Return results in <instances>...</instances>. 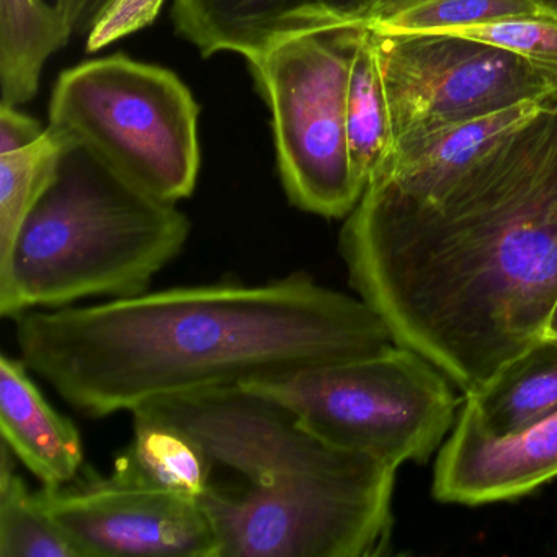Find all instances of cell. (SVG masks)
Masks as SVG:
<instances>
[{
	"instance_id": "1",
	"label": "cell",
	"mask_w": 557,
	"mask_h": 557,
	"mask_svg": "<svg viewBox=\"0 0 557 557\" xmlns=\"http://www.w3.org/2000/svg\"><path fill=\"white\" fill-rule=\"evenodd\" d=\"M341 253L394 344L462 393L546 335L557 302V97L440 197L364 188Z\"/></svg>"
},
{
	"instance_id": "2",
	"label": "cell",
	"mask_w": 557,
	"mask_h": 557,
	"mask_svg": "<svg viewBox=\"0 0 557 557\" xmlns=\"http://www.w3.org/2000/svg\"><path fill=\"white\" fill-rule=\"evenodd\" d=\"M14 322L28 370L94 419L394 345L367 302L305 272L35 309Z\"/></svg>"
},
{
	"instance_id": "3",
	"label": "cell",
	"mask_w": 557,
	"mask_h": 557,
	"mask_svg": "<svg viewBox=\"0 0 557 557\" xmlns=\"http://www.w3.org/2000/svg\"><path fill=\"white\" fill-rule=\"evenodd\" d=\"M136 410L187 432L213 471L227 472L198 500L220 557H374L389 547L397 468L324 442L278 400L233 386Z\"/></svg>"
},
{
	"instance_id": "4",
	"label": "cell",
	"mask_w": 557,
	"mask_h": 557,
	"mask_svg": "<svg viewBox=\"0 0 557 557\" xmlns=\"http://www.w3.org/2000/svg\"><path fill=\"white\" fill-rule=\"evenodd\" d=\"M190 227L177 205L70 146L0 259V314L17 319L79 299L141 295L184 250Z\"/></svg>"
},
{
	"instance_id": "5",
	"label": "cell",
	"mask_w": 557,
	"mask_h": 557,
	"mask_svg": "<svg viewBox=\"0 0 557 557\" xmlns=\"http://www.w3.org/2000/svg\"><path fill=\"white\" fill-rule=\"evenodd\" d=\"M198 116L177 74L113 54L60 74L48 128L139 190L177 203L191 197L200 175Z\"/></svg>"
},
{
	"instance_id": "6",
	"label": "cell",
	"mask_w": 557,
	"mask_h": 557,
	"mask_svg": "<svg viewBox=\"0 0 557 557\" xmlns=\"http://www.w3.org/2000/svg\"><path fill=\"white\" fill-rule=\"evenodd\" d=\"M244 387L288 407L324 442L394 468L426 461L458 417L451 381L396 344Z\"/></svg>"
},
{
	"instance_id": "7",
	"label": "cell",
	"mask_w": 557,
	"mask_h": 557,
	"mask_svg": "<svg viewBox=\"0 0 557 557\" xmlns=\"http://www.w3.org/2000/svg\"><path fill=\"white\" fill-rule=\"evenodd\" d=\"M351 34L288 38L247 60L272 113L283 188L296 208L324 218H347L364 191L348 145Z\"/></svg>"
},
{
	"instance_id": "8",
	"label": "cell",
	"mask_w": 557,
	"mask_h": 557,
	"mask_svg": "<svg viewBox=\"0 0 557 557\" xmlns=\"http://www.w3.org/2000/svg\"><path fill=\"white\" fill-rule=\"evenodd\" d=\"M397 143L557 96V74L455 34L370 28Z\"/></svg>"
},
{
	"instance_id": "9",
	"label": "cell",
	"mask_w": 557,
	"mask_h": 557,
	"mask_svg": "<svg viewBox=\"0 0 557 557\" xmlns=\"http://www.w3.org/2000/svg\"><path fill=\"white\" fill-rule=\"evenodd\" d=\"M84 557H220L216 533L200 502L149 484L115 466L35 492Z\"/></svg>"
},
{
	"instance_id": "10",
	"label": "cell",
	"mask_w": 557,
	"mask_h": 557,
	"mask_svg": "<svg viewBox=\"0 0 557 557\" xmlns=\"http://www.w3.org/2000/svg\"><path fill=\"white\" fill-rule=\"evenodd\" d=\"M557 478V412L520 432H488L462 404L451 435L440 449L433 497L482 505L530 494Z\"/></svg>"
},
{
	"instance_id": "11",
	"label": "cell",
	"mask_w": 557,
	"mask_h": 557,
	"mask_svg": "<svg viewBox=\"0 0 557 557\" xmlns=\"http://www.w3.org/2000/svg\"><path fill=\"white\" fill-rule=\"evenodd\" d=\"M377 0H174L182 38L205 58L257 54L302 35L370 27Z\"/></svg>"
},
{
	"instance_id": "12",
	"label": "cell",
	"mask_w": 557,
	"mask_h": 557,
	"mask_svg": "<svg viewBox=\"0 0 557 557\" xmlns=\"http://www.w3.org/2000/svg\"><path fill=\"white\" fill-rule=\"evenodd\" d=\"M550 99L523 103L487 119L448 126L397 143L393 154L367 188L403 200H433L472 162L478 161L479 156L511 129L536 115Z\"/></svg>"
},
{
	"instance_id": "13",
	"label": "cell",
	"mask_w": 557,
	"mask_h": 557,
	"mask_svg": "<svg viewBox=\"0 0 557 557\" xmlns=\"http://www.w3.org/2000/svg\"><path fill=\"white\" fill-rule=\"evenodd\" d=\"M30 373L24 361L0 357L2 442L44 487H60L79 475L83 438L73 420L48 403Z\"/></svg>"
},
{
	"instance_id": "14",
	"label": "cell",
	"mask_w": 557,
	"mask_h": 557,
	"mask_svg": "<svg viewBox=\"0 0 557 557\" xmlns=\"http://www.w3.org/2000/svg\"><path fill=\"white\" fill-rule=\"evenodd\" d=\"M465 403L482 425L504 436L557 412V337L544 335L498 368Z\"/></svg>"
},
{
	"instance_id": "15",
	"label": "cell",
	"mask_w": 557,
	"mask_h": 557,
	"mask_svg": "<svg viewBox=\"0 0 557 557\" xmlns=\"http://www.w3.org/2000/svg\"><path fill=\"white\" fill-rule=\"evenodd\" d=\"M73 37L58 5L45 0H0V94L5 106L30 102L45 64Z\"/></svg>"
},
{
	"instance_id": "16",
	"label": "cell",
	"mask_w": 557,
	"mask_h": 557,
	"mask_svg": "<svg viewBox=\"0 0 557 557\" xmlns=\"http://www.w3.org/2000/svg\"><path fill=\"white\" fill-rule=\"evenodd\" d=\"M132 413V445L115 466L149 484L200 500L213 481V462L200 443L145 410Z\"/></svg>"
},
{
	"instance_id": "17",
	"label": "cell",
	"mask_w": 557,
	"mask_h": 557,
	"mask_svg": "<svg viewBox=\"0 0 557 557\" xmlns=\"http://www.w3.org/2000/svg\"><path fill=\"white\" fill-rule=\"evenodd\" d=\"M347 126L351 164L367 188L394 152L389 107L368 27L354 28L351 34Z\"/></svg>"
},
{
	"instance_id": "18",
	"label": "cell",
	"mask_w": 557,
	"mask_h": 557,
	"mask_svg": "<svg viewBox=\"0 0 557 557\" xmlns=\"http://www.w3.org/2000/svg\"><path fill=\"white\" fill-rule=\"evenodd\" d=\"M14 453L2 442L0 557H84L73 537L41 507L15 472Z\"/></svg>"
},
{
	"instance_id": "19",
	"label": "cell",
	"mask_w": 557,
	"mask_h": 557,
	"mask_svg": "<svg viewBox=\"0 0 557 557\" xmlns=\"http://www.w3.org/2000/svg\"><path fill=\"white\" fill-rule=\"evenodd\" d=\"M70 146L47 128L28 148L0 156V259L14 246L22 224L47 190Z\"/></svg>"
},
{
	"instance_id": "20",
	"label": "cell",
	"mask_w": 557,
	"mask_h": 557,
	"mask_svg": "<svg viewBox=\"0 0 557 557\" xmlns=\"http://www.w3.org/2000/svg\"><path fill=\"white\" fill-rule=\"evenodd\" d=\"M527 17L556 18L536 0H423L373 28L391 34H453Z\"/></svg>"
},
{
	"instance_id": "21",
	"label": "cell",
	"mask_w": 557,
	"mask_h": 557,
	"mask_svg": "<svg viewBox=\"0 0 557 557\" xmlns=\"http://www.w3.org/2000/svg\"><path fill=\"white\" fill-rule=\"evenodd\" d=\"M453 34L494 45L557 74V18H510Z\"/></svg>"
},
{
	"instance_id": "22",
	"label": "cell",
	"mask_w": 557,
	"mask_h": 557,
	"mask_svg": "<svg viewBox=\"0 0 557 557\" xmlns=\"http://www.w3.org/2000/svg\"><path fill=\"white\" fill-rule=\"evenodd\" d=\"M165 0H112L86 37L87 53H97L115 41L148 28L159 17Z\"/></svg>"
},
{
	"instance_id": "23",
	"label": "cell",
	"mask_w": 557,
	"mask_h": 557,
	"mask_svg": "<svg viewBox=\"0 0 557 557\" xmlns=\"http://www.w3.org/2000/svg\"><path fill=\"white\" fill-rule=\"evenodd\" d=\"M47 128L17 107L0 103V156L21 151L37 143Z\"/></svg>"
},
{
	"instance_id": "24",
	"label": "cell",
	"mask_w": 557,
	"mask_h": 557,
	"mask_svg": "<svg viewBox=\"0 0 557 557\" xmlns=\"http://www.w3.org/2000/svg\"><path fill=\"white\" fill-rule=\"evenodd\" d=\"M112 0H57L73 35L87 37Z\"/></svg>"
},
{
	"instance_id": "25",
	"label": "cell",
	"mask_w": 557,
	"mask_h": 557,
	"mask_svg": "<svg viewBox=\"0 0 557 557\" xmlns=\"http://www.w3.org/2000/svg\"><path fill=\"white\" fill-rule=\"evenodd\" d=\"M420 2L423 0H377L376 12H374L373 24L370 25V28L384 24L394 15L412 8V5L420 4Z\"/></svg>"
},
{
	"instance_id": "26",
	"label": "cell",
	"mask_w": 557,
	"mask_h": 557,
	"mask_svg": "<svg viewBox=\"0 0 557 557\" xmlns=\"http://www.w3.org/2000/svg\"><path fill=\"white\" fill-rule=\"evenodd\" d=\"M546 335H550V337H557V302L556 306H554L549 322H547Z\"/></svg>"
},
{
	"instance_id": "27",
	"label": "cell",
	"mask_w": 557,
	"mask_h": 557,
	"mask_svg": "<svg viewBox=\"0 0 557 557\" xmlns=\"http://www.w3.org/2000/svg\"><path fill=\"white\" fill-rule=\"evenodd\" d=\"M536 2L544 9V11L547 12V14L557 18V0H536Z\"/></svg>"
}]
</instances>
